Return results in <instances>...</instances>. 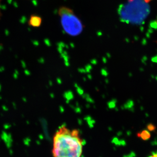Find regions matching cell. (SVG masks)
I'll use <instances>...</instances> for the list:
<instances>
[{"label":"cell","mask_w":157,"mask_h":157,"mask_svg":"<svg viewBox=\"0 0 157 157\" xmlns=\"http://www.w3.org/2000/svg\"><path fill=\"white\" fill-rule=\"evenodd\" d=\"M83 145L78 130L62 125L53 137L52 153L54 157H81Z\"/></svg>","instance_id":"6da1fadb"},{"label":"cell","mask_w":157,"mask_h":157,"mask_svg":"<svg viewBox=\"0 0 157 157\" xmlns=\"http://www.w3.org/2000/svg\"><path fill=\"white\" fill-rule=\"evenodd\" d=\"M58 15L62 28L67 34L74 36L82 32L83 24L72 9L62 6L58 10Z\"/></svg>","instance_id":"7a4b0ae2"},{"label":"cell","mask_w":157,"mask_h":157,"mask_svg":"<svg viewBox=\"0 0 157 157\" xmlns=\"http://www.w3.org/2000/svg\"><path fill=\"white\" fill-rule=\"evenodd\" d=\"M42 23V19L37 15H32L29 19V24L33 27H38Z\"/></svg>","instance_id":"3957f363"},{"label":"cell","mask_w":157,"mask_h":157,"mask_svg":"<svg viewBox=\"0 0 157 157\" xmlns=\"http://www.w3.org/2000/svg\"><path fill=\"white\" fill-rule=\"evenodd\" d=\"M139 137H140L144 140H147L150 137V134L147 131H144L142 133L140 134Z\"/></svg>","instance_id":"277c9868"},{"label":"cell","mask_w":157,"mask_h":157,"mask_svg":"<svg viewBox=\"0 0 157 157\" xmlns=\"http://www.w3.org/2000/svg\"><path fill=\"white\" fill-rule=\"evenodd\" d=\"M131 1H132V0H131ZM143 1L145 2V3H148L150 2H151V1H153V0H143Z\"/></svg>","instance_id":"5b68a950"},{"label":"cell","mask_w":157,"mask_h":157,"mask_svg":"<svg viewBox=\"0 0 157 157\" xmlns=\"http://www.w3.org/2000/svg\"><path fill=\"white\" fill-rule=\"evenodd\" d=\"M151 157H157V154H155L153 155Z\"/></svg>","instance_id":"8992f818"}]
</instances>
